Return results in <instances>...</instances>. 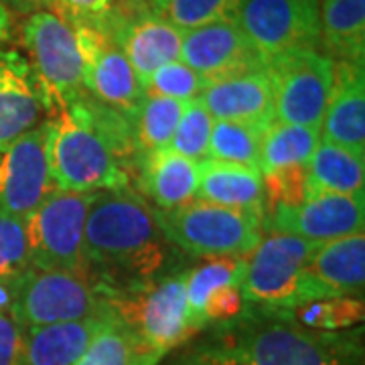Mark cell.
<instances>
[{
  "label": "cell",
  "instance_id": "obj_1",
  "mask_svg": "<svg viewBox=\"0 0 365 365\" xmlns=\"http://www.w3.org/2000/svg\"><path fill=\"white\" fill-rule=\"evenodd\" d=\"M193 355L215 365H364V327L319 331L248 307L215 327Z\"/></svg>",
  "mask_w": 365,
  "mask_h": 365
},
{
  "label": "cell",
  "instance_id": "obj_2",
  "mask_svg": "<svg viewBox=\"0 0 365 365\" xmlns=\"http://www.w3.org/2000/svg\"><path fill=\"white\" fill-rule=\"evenodd\" d=\"M47 155L55 189H128L130 179L124 158L134 146L128 118L81 93L47 118Z\"/></svg>",
  "mask_w": 365,
  "mask_h": 365
},
{
  "label": "cell",
  "instance_id": "obj_3",
  "mask_svg": "<svg viewBox=\"0 0 365 365\" xmlns=\"http://www.w3.org/2000/svg\"><path fill=\"white\" fill-rule=\"evenodd\" d=\"M170 244L155 209L128 189L98 191L86 222V260L124 288L146 284L167 270Z\"/></svg>",
  "mask_w": 365,
  "mask_h": 365
},
{
  "label": "cell",
  "instance_id": "obj_4",
  "mask_svg": "<svg viewBox=\"0 0 365 365\" xmlns=\"http://www.w3.org/2000/svg\"><path fill=\"white\" fill-rule=\"evenodd\" d=\"M106 304L128 327L148 357L163 359L170 349L195 337L189 327L185 272L160 276L130 288H106Z\"/></svg>",
  "mask_w": 365,
  "mask_h": 365
},
{
  "label": "cell",
  "instance_id": "obj_5",
  "mask_svg": "<svg viewBox=\"0 0 365 365\" xmlns=\"http://www.w3.org/2000/svg\"><path fill=\"white\" fill-rule=\"evenodd\" d=\"M153 209L170 244L197 258H246L264 235L260 215L199 199L177 209Z\"/></svg>",
  "mask_w": 365,
  "mask_h": 365
},
{
  "label": "cell",
  "instance_id": "obj_6",
  "mask_svg": "<svg viewBox=\"0 0 365 365\" xmlns=\"http://www.w3.org/2000/svg\"><path fill=\"white\" fill-rule=\"evenodd\" d=\"M0 290L6 294L4 309L23 329L83 321L106 309L104 287L88 274L31 266Z\"/></svg>",
  "mask_w": 365,
  "mask_h": 365
},
{
  "label": "cell",
  "instance_id": "obj_7",
  "mask_svg": "<svg viewBox=\"0 0 365 365\" xmlns=\"http://www.w3.org/2000/svg\"><path fill=\"white\" fill-rule=\"evenodd\" d=\"M21 39L49 116L86 93L78 37L61 14L45 9L25 16Z\"/></svg>",
  "mask_w": 365,
  "mask_h": 365
},
{
  "label": "cell",
  "instance_id": "obj_8",
  "mask_svg": "<svg viewBox=\"0 0 365 365\" xmlns=\"http://www.w3.org/2000/svg\"><path fill=\"white\" fill-rule=\"evenodd\" d=\"M98 191L53 189L26 220L31 266L41 270L88 274L86 222Z\"/></svg>",
  "mask_w": 365,
  "mask_h": 365
},
{
  "label": "cell",
  "instance_id": "obj_9",
  "mask_svg": "<svg viewBox=\"0 0 365 365\" xmlns=\"http://www.w3.org/2000/svg\"><path fill=\"white\" fill-rule=\"evenodd\" d=\"M317 244L284 232H264L246 256L242 292L252 309L287 311L299 304L300 276Z\"/></svg>",
  "mask_w": 365,
  "mask_h": 365
},
{
  "label": "cell",
  "instance_id": "obj_10",
  "mask_svg": "<svg viewBox=\"0 0 365 365\" xmlns=\"http://www.w3.org/2000/svg\"><path fill=\"white\" fill-rule=\"evenodd\" d=\"M234 21L266 61L292 51H323L319 0H237Z\"/></svg>",
  "mask_w": 365,
  "mask_h": 365
},
{
  "label": "cell",
  "instance_id": "obj_11",
  "mask_svg": "<svg viewBox=\"0 0 365 365\" xmlns=\"http://www.w3.org/2000/svg\"><path fill=\"white\" fill-rule=\"evenodd\" d=\"M274 120L321 130L333 86V59L323 51H292L266 61Z\"/></svg>",
  "mask_w": 365,
  "mask_h": 365
},
{
  "label": "cell",
  "instance_id": "obj_12",
  "mask_svg": "<svg viewBox=\"0 0 365 365\" xmlns=\"http://www.w3.org/2000/svg\"><path fill=\"white\" fill-rule=\"evenodd\" d=\"M71 26L78 37L86 91L132 122L146 93L143 79L136 76L106 25Z\"/></svg>",
  "mask_w": 365,
  "mask_h": 365
},
{
  "label": "cell",
  "instance_id": "obj_13",
  "mask_svg": "<svg viewBox=\"0 0 365 365\" xmlns=\"http://www.w3.org/2000/svg\"><path fill=\"white\" fill-rule=\"evenodd\" d=\"M47 132V120H43L0 155V207L25 222L55 189Z\"/></svg>",
  "mask_w": 365,
  "mask_h": 365
},
{
  "label": "cell",
  "instance_id": "obj_14",
  "mask_svg": "<svg viewBox=\"0 0 365 365\" xmlns=\"http://www.w3.org/2000/svg\"><path fill=\"white\" fill-rule=\"evenodd\" d=\"M264 232H284L313 244H327L365 232V193L313 195L294 207H276L264 215Z\"/></svg>",
  "mask_w": 365,
  "mask_h": 365
},
{
  "label": "cell",
  "instance_id": "obj_15",
  "mask_svg": "<svg viewBox=\"0 0 365 365\" xmlns=\"http://www.w3.org/2000/svg\"><path fill=\"white\" fill-rule=\"evenodd\" d=\"M365 282V234L317 244L300 276L299 304L333 297H361Z\"/></svg>",
  "mask_w": 365,
  "mask_h": 365
},
{
  "label": "cell",
  "instance_id": "obj_16",
  "mask_svg": "<svg viewBox=\"0 0 365 365\" xmlns=\"http://www.w3.org/2000/svg\"><path fill=\"white\" fill-rule=\"evenodd\" d=\"M104 25L143 83L158 67L181 59L182 31L153 11L130 16L112 9Z\"/></svg>",
  "mask_w": 365,
  "mask_h": 365
},
{
  "label": "cell",
  "instance_id": "obj_17",
  "mask_svg": "<svg viewBox=\"0 0 365 365\" xmlns=\"http://www.w3.org/2000/svg\"><path fill=\"white\" fill-rule=\"evenodd\" d=\"M181 61L207 81L266 63L234 19L182 31Z\"/></svg>",
  "mask_w": 365,
  "mask_h": 365
},
{
  "label": "cell",
  "instance_id": "obj_18",
  "mask_svg": "<svg viewBox=\"0 0 365 365\" xmlns=\"http://www.w3.org/2000/svg\"><path fill=\"white\" fill-rule=\"evenodd\" d=\"M199 102L213 120L250 122L266 128L274 122L272 83L266 63L250 67L232 76L211 79L203 88Z\"/></svg>",
  "mask_w": 365,
  "mask_h": 365
},
{
  "label": "cell",
  "instance_id": "obj_19",
  "mask_svg": "<svg viewBox=\"0 0 365 365\" xmlns=\"http://www.w3.org/2000/svg\"><path fill=\"white\" fill-rule=\"evenodd\" d=\"M43 112L47 110L29 59L16 49L0 47V155L39 126Z\"/></svg>",
  "mask_w": 365,
  "mask_h": 365
},
{
  "label": "cell",
  "instance_id": "obj_20",
  "mask_svg": "<svg viewBox=\"0 0 365 365\" xmlns=\"http://www.w3.org/2000/svg\"><path fill=\"white\" fill-rule=\"evenodd\" d=\"M321 140L365 157L364 63L333 61V86L321 122Z\"/></svg>",
  "mask_w": 365,
  "mask_h": 365
},
{
  "label": "cell",
  "instance_id": "obj_21",
  "mask_svg": "<svg viewBox=\"0 0 365 365\" xmlns=\"http://www.w3.org/2000/svg\"><path fill=\"white\" fill-rule=\"evenodd\" d=\"M201 163L170 148L140 155V187L157 209H177L195 201Z\"/></svg>",
  "mask_w": 365,
  "mask_h": 365
},
{
  "label": "cell",
  "instance_id": "obj_22",
  "mask_svg": "<svg viewBox=\"0 0 365 365\" xmlns=\"http://www.w3.org/2000/svg\"><path fill=\"white\" fill-rule=\"evenodd\" d=\"M197 199L213 205L248 211L264 217L266 195L262 173L248 167L205 160L201 163Z\"/></svg>",
  "mask_w": 365,
  "mask_h": 365
},
{
  "label": "cell",
  "instance_id": "obj_23",
  "mask_svg": "<svg viewBox=\"0 0 365 365\" xmlns=\"http://www.w3.org/2000/svg\"><path fill=\"white\" fill-rule=\"evenodd\" d=\"M108 304L102 313L83 321L25 329L21 365H76L93 333L104 323Z\"/></svg>",
  "mask_w": 365,
  "mask_h": 365
},
{
  "label": "cell",
  "instance_id": "obj_24",
  "mask_svg": "<svg viewBox=\"0 0 365 365\" xmlns=\"http://www.w3.org/2000/svg\"><path fill=\"white\" fill-rule=\"evenodd\" d=\"M321 49L333 61H365V0H319Z\"/></svg>",
  "mask_w": 365,
  "mask_h": 365
},
{
  "label": "cell",
  "instance_id": "obj_25",
  "mask_svg": "<svg viewBox=\"0 0 365 365\" xmlns=\"http://www.w3.org/2000/svg\"><path fill=\"white\" fill-rule=\"evenodd\" d=\"M365 157L333 143L321 140L307 163V187L313 195L364 193Z\"/></svg>",
  "mask_w": 365,
  "mask_h": 365
},
{
  "label": "cell",
  "instance_id": "obj_26",
  "mask_svg": "<svg viewBox=\"0 0 365 365\" xmlns=\"http://www.w3.org/2000/svg\"><path fill=\"white\" fill-rule=\"evenodd\" d=\"M246 258H205L195 268L185 270V294L189 327L197 335L203 331V311L207 300L225 287H242Z\"/></svg>",
  "mask_w": 365,
  "mask_h": 365
},
{
  "label": "cell",
  "instance_id": "obj_27",
  "mask_svg": "<svg viewBox=\"0 0 365 365\" xmlns=\"http://www.w3.org/2000/svg\"><path fill=\"white\" fill-rule=\"evenodd\" d=\"M319 143V128L274 120L262 132L260 173L304 167L313 157Z\"/></svg>",
  "mask_w": 365,
  "mask_h": 365
},
{
  "label": "cell",
  "instance_id": "obj_28",
  "mask_svg": "<svg viewBox=\"0 0 365 365\" xmlns=\"http://www.w3.org/2000/svg\"><path fill=\"white\" fill-rule=\"evenodd\" d=\"M187 104L189 102L144 93V100L132 118L134 146L140 150V155L169 148L170 138L181 122Z\"/></svg>",
  "mask_w": 365,
  "mask_h": 365
},
{
  "label": "cell",
  "instance_id": "obj_29",
  "mask_svg": "<svg viewBox=\"0 0 365 365\" xmlns=\"http://www.w3.org/2000/svg\"><path fill=\"white\" fill-rule=\"evenodd\" d=\"M143 361H157L140 349L132 331L116 314L106 313L104 323L93 333L76 365H140Z\"/></svg>",
  "mask_w": 365,
  "mask_h": 365
},
{
  "label": "cell",
  "instance_id": "obj_30",
  "mask_svg": "<svg viewBox=\"0 0 365 365\" xmlns=\"http://www.w3.org/2000/svg\"><path fill=\"white\" fill-rule=\"evenodd\" d=\"M262 126L250 122L215 120L209 138L207 160L260 170Z\"/></svg>",
  "mask_w": 365,
  "mask_h": 365
},
{
  "label": "cell",
  "instance_id": "obj_31",
  "mask_svg": "<svg viewBox=\"0 0 365 365\" xmlns=\"http://www.w3.org/2000/svg\"><path fill=\"white\" fill-rule=\"evenodd\" d=\"M284 317L309 329L319 331H347L364 323V300L361 297H333V299L309 300L287 311H268Z\"/></svg>",
  "mask_w": 365,
  "mask_h": 365
},
{
  "label": "cell",
  "instance_id": "obj_32",
  "mask_svg": "<svg viewBox=\"0 0 365 365\" xmlns=\"http://www.w3.org/2000/svg\"><path fill=\"white\" fill-rule=\"evenodd\" d=\"M150 11L169 21L179 31L234 19L237 0H148Z\"/></svg>",
  "mask_w": 365,
  "mask_h": 365
},
{
  "label": "cell",
  "instance_id": "obj_33",
  "mask_svg": "<svg viewBox=\"0 0 365 365\" xmlns=\"http://www.w3.org/2000/svg\"><path fill=\"white\" fill-rule=\"evenodd\" d=\"M31 268L26 222L0 207V288L13 284Z\"/></svg>",
  "mask_w": 365,
  "mask_h": 365
},
{
  "label": "cell",
  "instance_id": "obj_34",
  "mask_svg": "<svg viewBox=\"0 0 365 365\" xmlns=\"http://www.w3.org/2000/svg\"><path fill=\"white\" fill-rule=\"evenodd\" d=\"M213 122L215 120L205 110V106L199 102V98L189 102L185 112H182L177 130L170 138L169 148L173 153H177L185 158H191L195 163H205Z\"/></svg>",
  "mask_w": 365,
  "mask_h": 365
},
{
  "label": "cell",
  "instance_id": "obj_35",
  "mask_svg": "<svg viewBox=\"0 0 365 365\" xmlns=\"http://www.w3.org/2000/svg\"><path fill=\"white\" fill-rule=\"evenodd\" d=\"M207 79L201 78L195 69L182 63L181 59L170 61L167 66L158 67L157 71L146 79L144 90L146 93H155L179 102H193L201 96Z\"/></svg>",
  "mask_w": 365,
  "mask_h": 365
},
{
  "label": "cell",
  "instance_id": "obj_36",
  "mask_svg": "<svg viewBox=\"0 0 365 365\" xmlns=\"http://www.w3.org/2000/svg\"><path fill=\"white\" fill-rule=\"evenodd\" d=\"M262 181L266 195V211L276 207H294L304 199H309L307 165L262 173Z\"/></svg>",
  "mask_w": 365,
  "mask_h": 365
},
{
  "label": "cell",
  "instance_id": "obj_37",
  "mask_svg": "<svg viewBox=\"0 0 365 365\" xmlns=\"http://www.w3.org/2000/svg\"><path fill=\"white\" fill-rule=\"evenodd\" d=\"M116 0H53V9L71 25L100 26L108 21Z\"/></svg>",
  "mask_w": 365,
  "mask_h": 365
},
{
  "label": "cell",
  "instance_id": "obj_38",
  "mask_svg": "<svg viewBox=\"0 0 365 365\" xmlns=\"http://www.w3.org/2000/svg\"><path fill=\"white\" fill-rule=\"evenodd\" d=\"M25 329L0 307V365H21Z\"/></svg>",
  "mask_w": 365,
  "mask_h": 365
},
{
  "label": "cell",
  "instance_id": "obj_39",
  "mask_svg": "<svg viewBox=\"0 0 365 365\" xmlns=\"http://www.w3.org/2000/svg\"><path fill=\"white\" fill-rule=\"evenodd\" d=\"M0 4L11 14L29 16V14L53 9V0H0Z\"/></svg>",
  "mask_w": 365,
  "mask_h": 365
},
{
  "label": "cell",
  "instance_id": "obj_40",
  "mask_svg": "<svg viewBox=\"0 0 365 365\" xmlns=\"http://www.w3.org/2000/svg\"><path fill=\"white\" fill-rule=\"evenodd\" d=\"M13 37V14L0 4V47Z\"/></svg>",
  "mask_w": 365,
  "mask_h": 365
},
{
  "label": "cell",
  "instance_id": "obj_41",
  "mask_svg": "<svg viewBox=\"0 0 365 365\" xmlns=\"http://www.w3.org/2000/svg\"><path fill=\"white\" fill-rule=\"evenodd\" d=\"M179 365H215V364L203 361V359H199V357H195V355L191 353V355H187V357H185V359H182Z\"/></svg>",
  "mask_w": 365,
  "mask_h": 365
},
{
  "label": "cell",
  "instance_id": "obj_42",
  "mask_svg": "<svg viewBox=\"0 0 365 365\" xmlns=\"http://www.w3.org/2000/svg\"><path fill=\"white\" fill-rule=\"evenodd\" d=\"M140 365H158V364H157V361H143Z\"/></svg>",
  "mask_w": 365,
  "mask_h": 365
},
{
  "label": "cell",
  "instance_id": "obj_43",
  "mask_svg": "<svg viewBox=\"0 0 365 365\" xmlns=\"http://www.w3.org/2000/svg\"><path fill=\"white\" fill-rule=\"evenodd\" d=\"M146 2H148V0H146Z\"/></svg>",
  "mask_w": 365,
  "mask_h": 365
}]
</instances>
